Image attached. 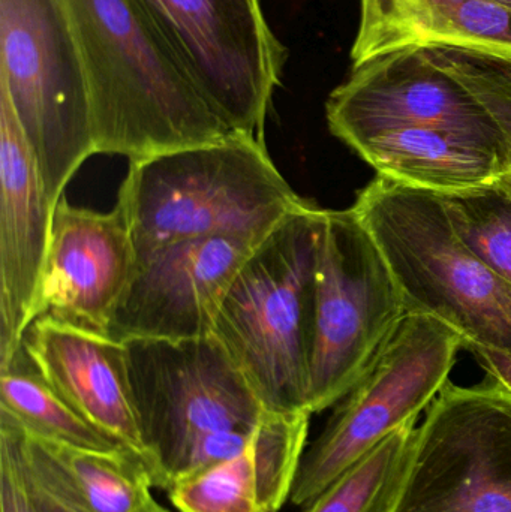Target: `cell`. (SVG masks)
<instances>
[{
	"label": "cell",
	"instance_id": "obj_10",
	"mask_svg": "<svg viewBox=\"0 0 511 512\" xmlns=\"http://www.w3.org/2000/svg\"><path fill=\"white\" fill-rule=\"evenodd\" d=\"M216 116L264 140L288 50L261 0H137Z\"/></svg>",
	"mask_w": 511,
	"mask_h": 512
},
{
	"label": "cell",
	"instance_id": "obj_29",
	"mask_svg": "<svg viewBox=\"0 0 511 512\" xmlns=\"http://www.w3.org/2000/svg\"><path fill=\"white\" fill-rule=\"evenodd\" d=\"M492 2L500 3V5L509 6V8H511V0H492Z\"/></svg>",
	"mask_w": 511,
	"mask_h": 512
},
{
	"label": "cell",
	"instance_id": "obj_23",
	"mask_svg": "<svg viewBox=\"0 0 511 512\" xmlns=\"http://www.w3.org/2000/svg\"><path fill=\"white\" fill-rule=\"evenodd\" d=\"M425 53L479 99L503 129L511 149L510 57L462 48H429Z\"/></svg>",
	"mask_w": 511,
	"mask_h": 512
},
{
	"label": "cell",
	"instance_id": "obj_18",
	"mask_svg": "<svg viewBox=\"0 0 511 512\" xmlns=\"http://www.w3.org/2000/svg\"><path fill=\"white\" fill-rule=\"evenodd\" d=\"M378 176L434 194L495 182L510 156L470 135L440 128L380 132L351 146Z\"/></svg>",
	"mask_w": 511,
	"mask_h": 512
},
{
	"label": "cell",
	"instance_id": "obj_1",
	"mask_svg": "<svg viewBox=\"0 0 511 512\" xmlns=\"http://www.w3.org/2000/svg\"><path fill=\"white\" fill-rule=\"evenodd\" d=\"M60 2L86 74L96 155L138 161L236 134L137 0Z\"/></svg>",
	"mask_w": 511,
	"mask_h": 512
},
{
	"label": "cell",
	"instance_id": "obj_21",
	"mask_svg": "<svg viewBox=\"0 0 511 512\" xmlns=\"http://www.w3.org/2000/svg\"><path fill=\"white\" fill-rule=\"evenodd\" d=\"M417 421L396 430L330 484L305 512H392L416 436Z\"/></svg>",
	"mask_w": 511,
	"mask_h": 512
},
{
	"label": "cell",
	"instance_id": "obj_16",
	"mask_svg": "<svg viewBox=\"0 0 511 512\" xmlns=\"http://www.w3.org/2000/svg\"><path fill=\"white\" fill-rule=\"evenodd\" d=\"M309 418L267 412L240 453L171 486V504L179 512H278L293 493Z\"/></svg>",
	"mask_w": 511,
	"mask_h": 512
},
{
	"label": "cell",
	"instance_id": "obj_12",
	"mask_svg": "<svg viewBox=\"0 0 511 512\" xmlns=\"http://www.w3.org/2000/svg\"><path fill=\"white\" fill-rule=\"evenodd\" d=\"M257 245L218 236L137 251L108 334L120 342L210 336L231 282Z\"/></svg>",
	"mask_w": 511,
	"mask_h": 512
},
{
	"label": "cell",
	"instance_id": "obj_3",
	"mask_svg": "<svg viewBox=\"0 0 511 512\" xmlns=\"http://www.w3.org/2000/svg\"><path fill=\"white\" fill-rule=\"evenodd\" d=\"M125 345L138 427L159 489L236 456L269 412L215 334Z\"/></svg>",
	"mask_w": 511,
	"mask_h": 512
},
{
	"label": "cell",
	"instance_id": "obj_15",
	"mask_svg": "<svg viewBox=\"0 0 511 512\" xmlns=\"http://www.w3.org/2000/svg\"><path fill=\"white\" fill-rule=\"evenodd\" d=\"M23 342L48 384L75 411L147 463L125 342L51 316L36 318Z\"/></svg>",
	"mask_w": 511,
	"mask_h": 512
},
{
	"label": "cell",
	"instance_id": "obj_14",
	"mask_svg": "<svg viewBox=\"0 0 511 512\" xmlns=\"http://www.w3.org/2000/svg\"><path fill=\"white\" fill-rule=\"evenodd\" d=\"M56 204L14 107L0 89V361L35 319Z\"/></svg>",
	"mask_w": 511,
	"mask_h": 512
},
{
	"label": "cell",
	"instance_id": "obj_13",
	"mask_svg": "<svg viewBox=\"0 0 511 512\" xmlns=\"http://www.w3.org/2000/svg\"><path fill=\"white\" fill-rule=\"evenodd\" d=\"M135 261L137 248L119 207L93 212L71 206L62 195L54 206L35 319L51 316L110 336Z\"/></svg>",
	"mask_w": 511,
	"mask_h": 512
},
{
	"label": "cell",
	"instance_id": "obj_22",
	"mask_svg": "<svg viewBox=\"0 0 511 512\" xmlns=\"http://www.w3.org/2000/svg\"><path fill=\"white\" fill-rule=\"evenodd\" d=\"M462 245L511 283V191L500 180L438 194Z\"/></svg>",
	"mask_w": 511,
	"mask_h": 512
},
{
	"label": "cell",
	"instance_id": "obj_28",
	"mask_svg": "<svg viewBox=\"0 0 511 512\" xmlns=\"http://www.w3.org/2000/svg\"><path fill=\"white\" fill-rule=\"evenodd\" d=\"M501 183H503L504 186H507V188L511 191V153H510V159H509V167H507L506 173L503 174V176L500 177Z\"/></svg>",
	"mask_w": 511,
	"mask_h": 512
},
{
	"label": "cell",
	"instance_id": "obj_17",
	"mask_svg": "<svg viewBox=\"0 0 511 512\" xmlns=\"http://www.w3.org/2000/svg\"><path fill=\"white\" fill-rule=\"evenodd\" d=\"M353 68L404 50L462 48L511 59V8L492 0H359Z\"/></svg>",
	"mask_w": 511,
	"mask_h": 512
},
{
	"label": "cell",
	"instance_id": "obj_24",
	"mask_svg": "<svg viewBox=\"0 0 511 512\" xmlns=\"http://www.w3.org/2000/svg\"><path fill=\"white\" fill-rule=\"evenodd\" d=\"M24 460L41 512H90L48 442L26 429Z\"/></svg>",
	"mask_w": 511,
	"mask_h": 512
},
{
	"label": "cell",
	"instance_id": "obj_19",
	"mask_svg": "<svg viewBox=\"0 0 511 512\" xmlns=\"http://www.w3.org/2000/svg\"><path fill=\"white\" fill-rule=\"evenodd\" d=\"M0 411L51 444L80 450H128L93 426L48 384L24 342L11 357L0 361Z\"/></svg>",
	"mask_w": 511,
	"mask_h": 512
},
{
	"label": "cell",
	"instance_id": "obj_20",
	"mask_svg": "<svg viewBox=\"0 0 511 512\" xmlns=\"http://www.w3.org/2000/svg\"><path fill=\"white\" fill-rule=\"evenodd\" d=\"M48 445L90 512H141L152 501V474L137 454Z\"/></svg>",
	"mask_w": 511,
	"mask_h": 512
},
{
	"label": "cell",
	"instance_id": "obj_4",
	"mask_svg": "<svg viewBox=\"0 0 511 512\" xmlns=\"http://www.w3.org/2000/svg\"><path fill=\"white\" fill-rule=\"evenodd\" d=\"M323 209L305 201L243 262L222 301L216 339L273 414H309L315 276Z\"/></svg>",
	"mask_w": 511,
	"mask_h": 512
},
{
	"label": "cell",
	"instance_id": "obj_26",
	"mask_svg": "<svg viewBox=\"0 0 511 512\" xmlns=\"http://www.w3.org/2000/svg\"><path fill=\"white\" fill-rule=\"evenodd\" d=\"M467 349L473 352L480 366L488 373L489 379L503 385L511 393V354L476 345L467 346Z\"/></svg>",
	"mask_w": 511,
	"mask_h": 512
},
{
	"label": "cell",
	"instance_id": "obj_27",
	"mask_svg": "<svg viewBox=\"0 0 511 512\" xmlns=\"http://www.w3.org/2000/svg\"><path fill=\"white\" fill-rule=\"evenodd\" d=\"M141 512H170L165 510L164 507H161V505L158 504V502L155 501V499H152V501L149 502V504L146 505V507L143 508V511Z\"/></svg>",
	"mask_w": 511,
	"mask_h": 512
},
{
	"label": "cell",
	"instance_id": "obj_6",
	"mask_svg": "<svg viewBox=\"0 0 511 512\" xmlns=\"http://www.w3.org/2000/svg\"><path fill=\"white\" fill-rule=\"evenodd\" d=\"M0 89L57 204L96 155L86 74L60 0H0Z\"/></svg>",
	"mask_w": 511,
	"mask_h": 512
},
{
	"label": "cell",
	"instance_id": "obj_11",
	"mask_svg": "<svg viewBox=\"0 0 511 512\" xmlns=\"http://www.w3.org/2000/svg\"><path fill=\"white\" fill-rule=\"evenodd\" d=\"M326 117L330 132L348 147L392 129L440 128L511 153L503 129L479 99L425 50L398 51L351 68L330 93Z\"/></svg>",
	"mask_w": 511,
	"mask_h": 512
},
{
	"label": "cell",
	"instance_id": "obj_25",
	"mask_svg": "<svg viewBox=\"0 0 511 512\" xmlns=\"http://www.w3.org/2000/svg\"><path fill=\"white\" fill-rule=\"evenodd\" d=\"M0 512H41L24 460V429L0 411Z\"/></svg>",
	"mask_w": 511,
	"mask_h": 512
},
{
	"label": "cell",
	"instance_id": "obj_7",
	"mask_svg": "<svg viewBox=\"0 0 511 512\" xmlns=\"http://www.w3.org/2000/svg\"><path fill=\"white\" fill-rule=\"evenodd\" d=\"M464 339L420 313H407L365 375L342 399L300 460L291 504L308 507L390 435L417 421L449 382Z\"/></svg>",
	"mask_w": 511,
	"mask_h": 512
},
{
	"label": "cell",
	"instance_id": "obj_8",
	"mask_svg": "<svg viewBox=\"0 0 511 512\" xmlns=\"http://www.w3.org/2000/svg\"><path fill=\"white\" fill-rule=\"evenodd\" d=\"M407 315L401 289L356 210H324L309 367L311 414L341 402Z\"/></svg>",
	"mask_w": 511,
	"mask_h": 512
},
{
	"label": "cell",
	"instance_id": "obj_9",
	"mask_svg": "<svg viewBox=\"0 0 511 512\" xmlns=\"http://www.w3.org/2000/svg\"><path fill=\"white\" fill-rule=\"evenodd\" d=\"M392 512H511V393L447 382L417 427Z\"/></svg>",
	"mask_w": 511,
	"mask_h": 512
},
{
	"label": "cell",
	"instance_id": "obj_2",
	"mask_svg": "<svg viewBox=\"0 0 511 512\" xmlns=\"http://www.w3.org/2000/svg\"><path fill=\"white\" fill-rule=\"evenodd\" d=\"M303 203L264 140L236 132L131 161L117 207L135 248L144 251L203 237L260 243Z\"/></svg>",
	"mask_w": 511,
	"mask_h": 512
},
{
	"label": "cell",
	"instance_id": "obj_5",
	"mask_svg": "<svg viewBox=\"0 0 511 512\" xmlns=\"http://www.w3.org/2000/svg\"><path fill=\"white\" fill-rule=\"evenodd\" d=\"M353 209L383 252L407 313L449 325L465 348L511 354V283L462 245L438 194L378 176Z\"/></svg>",
	"mask_w": 511,
	"mask_h": 512
}]
</instances>
